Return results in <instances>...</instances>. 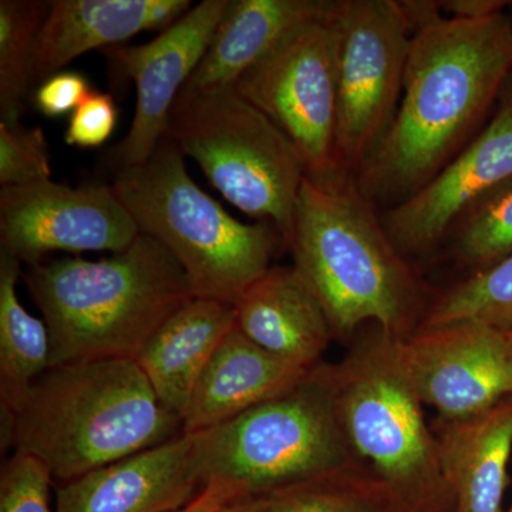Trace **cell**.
<instances>
[{
    "mask_svg": "<svg viewBox=\"0 0 512 512\" xmlns=\"http://www.w3.org/2000/svg\"><path fill=\"white\" fill-rule=\"evenodd\" d=\"M117 117L119 110L113 96L93 90L70 116L64 141L79 148L103 146L116 128Z\"/></svg>",
    "mask_w": 512,
    "mask_h": 512,
    "instance_id": "obj_29",
    "label": "cell"
},
{
    "mask_svg": "<svg viewBox=\"0 0 512 512\" xmlns=\"http://www.w3.org/2000/svg\"><path fill=\"white\" fill-rule=\"evenodd\" d=\"M505 333H507L508 339H510V342L512 343V330H510V332Z\"/></svg>",
    "mask_w": 512,
    "mask_h": 512,
    "instance_id": "obj_35",
    "label": "cell"
},
{
    "mask_svg": "<svg viewBox=\"0 0 512 512\" xmlns=\"http://www.w3.org/2000/svg\"><path fill=\"white\" fill-rule=\"evenodd\" d=\"M50 2L0 0V123H20L35 83L37 40Z\"/></svg>",
    "mask_w": 512,
    "mask_h": 512,
    "instance_id": "obj_24",
    "label": "cell"
},
{
    "mask_svg": "<svg viewBox=\"0 0 512 512\" xmlns=\"http://www.w3.org/2000/svg\"><path fill=\"white\" fill-rule=\"evenodd\" d=\"M202 490L195 436L184 431L60 484L55 512H174Z\"/></svg>",
    "mask_w": 512,
    "mask_h": 512,
    "instance_id": "obj_15",
    "label": "cell"
},
{
    "mask_svg": "<svg viewBox=\"0 0 512 512\" xmlns=\"http://www.w3.org/2000/svg\"><path fill=\"white\" fill-rule=\"evenodd\" d=\"M457 258L477 271L512 254V178L467 212L456 229Z\"/></svg>",
    "mask_w": 512,
    "mask_h": 512,
    "instance_id": "obj_26",
    "label": "cell"
},
{
    "mask_svg": "<svg viewBox=\"0 0 512 512\" xmlns=\"http://www.w3.org/2000/svg\"><path fill=\"white\" fill-rule=\"evenodd\" d=\"M338 5L293 30L235 84L289 138L309 178L343 171L335 156Z\"/></svg>",
    "mask_w": 512,
    "mask_h": 512,
    "instance_id": "obj_9",
    "label": "cell"
},
{
    "mask_svg": "<svg viewBox=\"0 0 512 512\" xmlns=\"http://www.w3.org/2000/svg\"><path fill=\"white\" fill-rule=\"evenodd\" d=\"M238 503L237 497L220 485H207L190 504L174 512H222Z\"/></svg>",
    "mask_w": 512,
    "mask_h": 512,
    "instance_id": "obj_32",
    "label": "cell"
},
{
    "mask_svg": "<svg viewBox=\"0 0 512 512\" xmlns=\"http://www.w3.org/2000/svg\"><path fill=\"white\" fill-rule=\"evenodd\" d=\"M92 92L89 79L84 74L59 72L47 77L37 86L33 103L43 116H72Z\"/></svg>",
    "mask_w": 512,
    "mask_h": 512,
    "instance_id": "obj_30",
    "label": "cell"
},
{
    "mask_svg": "<svg viewBox=\"0 0 512 512\" xmlns=\"http://www.w3.org/2000/svg\"><path fill=\"white\" fill-rule=\"evenodd\" d=\"M464 319L481 320L503 332L512 330V254L440 295L417 328Z\"/></svg>",
    "mask_w": 512,
    "mask_h": 512,
    "instance_id": "obj_25",
    "label": "cell"
},
{
    "mask_svg": "<svg viewBox=\"0 0 512 512\" xmlns=\"http://www.w3.org/2000/svg\"><path fill=\"white\" fill-rule=\"evenodd\" d=\"M235 325L286 362L313 369L335 338L325 309L295 266H271L234 303Z\"/></svg>",
    "mask_w": 512,
    "mask_h": 512,
    "instance_id": "obj_16",
    "label": "cell"
},
{
    "mask_svg": "<svg viewBox=\"0 0 512 512\" xmlns=\"http://www.w3.org/2000/svg\"><path fill=\"white\" fill-rule=\"evenodd\" d=\"M336 0H228L207 52L184 89L235 87L286 36L328 15Z\"/></svg>",
    "mask_w": 512,
    "mask_h": 512,
    "instance_id": "obj_20",
    "label": "cell"
},
{
    "mask_svg": "<svg viewBox=\"0 0 512 512\" xmlns=\"http://www.w3.org/2000/svg\"><path fill=\"white\" fill-rule=\"evenodd\" d=\"M140 234L110 185L70 187L43 180L0 190L2 251L26 266L57 251L116 254Z\"/></svg>",
    "mask_w": 512,
    "mask_h": 512,
    "instance_id": "obj_11",
    "label": "cell"
},
{
    "mask_svg": "<svg viewBox=\"0 0 512 512\" xmlns=\"http://www.w3.org/2000/svg\"><path fill=\"white\" fill-rule=\"evenodd\" d=\"M234 328V305L192 298L151 336L136 362L165 409L183 419L205 367Z\"/></svg>",
    "mask_w": 512,
    "mask_h": 512,
    "instance_id": "obj_21",
    "label": "cell"
},
{
    "mask_svg": "<svg viewBox=\"0 0 512 512\" xmlns=\"http://www.w3.org/2000/svg\"><path fill=\"white\" fill-rule=\"evenodd\" d=\"M23 281L49 330L50 367L136 360L194 298L177 259L146 234L100 261L74 256L28 266Z\"/></svg>",
    "mask_w": 512,
    "mask_h": 512,
    "instance_id": "obj_4",
    "label": "cell"
},
{
    "mask_svg": "<svg viewBox=\"0 0 512 512\" xmlns=\"http://www.w3.org/2000/svg\"><path fill=\"white\" fill-rule=\"evenodd\" d=\"M433 430L454 512H505L512 454V396L467 419H437Z\"/></svg>",
    "mask_w": 512,
    "mask_h": 512,
    "instance_id": "obj_18",
    "label": "cell"
},
{
    "mask_svg": "<svg viewBox=\"0 0 512 512\" xmlns=\"http://www.w3.org/2000/svg\"><path fill=\"white\" fill-rule=\"evenodd\" d=\"M340 170L359 171L392 126L402 100L413 30L396 0H339Z\"/></svg>",
    "mask_w": 512,
    "mask_h": 512,
    "instance_id": "obj_10",
    "label": "cell"
},
{
    "mask_svg": "<svg viewBox=\"0 0 512 512\" xmlns=\"http://www.w3.org/2000/svg\"><path fill=\"white\" fill-rule=\"evenodd\" d=\"M336 412L357 464L417 512L450 503L439 444L404 365L400 339L376 328L330 363Z\"/></svg>",
    "mask_w": 512,
    "mask_h": 512,
    "instance_id": "obj_7",
    "label": "cell"
},
{
    "mask_svg": "<svg viewBox=\"0 0 512 512\" xmlns=\"http://www.w3.org/2000/svg\"><path fill=\"white\" fill-rule=\"evenodd\" d=\"M512 73L508 9L483 19L437 16L413 30L402 100L357 171L369 201L406 200L477 136Z\"/></svg>",
    "mask_w": 512,
    "mask_h": 512,
    "instance_id": "obj_1",
    "label": "cell"
},
{
    "mask_svg": "<svg viewBox=\"0 0 512 512\" xmlns=\"http://www.w3.org/2000/svg\"><path fill=\"white\" fill-rule=\"evenodd\" d=\"M22 262L0 251V409L6 416L50 369L45 320L30 315L18 298Z\"/></svg>",
    "mask_w": 512,
    "mask_h": 512,
    "instance_id": "obj_22",
    "label": "cell"
},
{
    "mask_svg": "<svg viewBox=\"0 0 512 512\" xmlns=\"http://www.w3.org/2000/svg\"><path fill=\"white\" fill-rule=\"evenodd\" d=\"M190 0H53L37 40L35 83L84 53L109 49L146 30L173 26Z\"/></svg>",
    "mask_w": 512,
    "mask_h": 512,
    "instance_id": "obj_17",
    "label": "cell"
},
{
    "mask_svg": "<svg viewBox=\"0 0 512 512\" xmlns=\"http://www.w3.org/2000/svg\"><path fill=\"white\" fill-rule=\"evenodd\" d=\"M52 180L50 151L42 127L0 123V185Z\"/></svg>",
    "mask_w": 512,
    "mask_h": 512,
    "instance_id": "obj_27",
    "label": "cell"
},
{
    "mask_svg": "<svg viewBox=\"0 0 512 512\" xmlns=\"http://www.w3.org/2000/svg\"><path fill=\"white\" fill-rule=\"evenodd\" d=\"M183 433V419L131 359L50 367L2 416V443L36 458L60 484Z\"/></svg>",
    "mask_w": 512,
    "mask_h": 512,
    "instance_id": "obj_2",
    "label": "cell"
},
{
    "mask_svg": "<svg viewBox=\"0 0 512 512\" xmlns=\"http://www.w3.org/2000/svg\"><path fill=\"white\" fill-rule=\"evenodd\" d=\"M237 512H417L389 485L360 464L239 501Z\"/></svg>",
    "mask_w": 512,
    "mask_h": 512,
    "instance_id": "obj_23",
    "label": "cell"
},
{
    "mask_svg": "<svg viewBox=\"0 0 512 512\" xmlns=\"http://www.w3.org/2000/svg\"><path fill=\"white\" fill-rule=\"evenodd\" d=\"M165 137L239 211L278 229L288 247L305 165L289 138L235 87L183 89Z\"/></svg>",
    "mask_w": 512,
    "mask_h": 512,
    "instance_id": "obj_8",
    "label": "cell"
},
{
    "mask_svg": "<svg viewBox=\"0 0 512 512\" xmlns=\"http://www.w3.org/2000/svg\"><path fill=\"white\" fill-rule=\"evenodd\" d=\"M227 6L228 0H204L151 42L104 50L137 89L127 136L107 153L116 173L147 161L163 141L178 94L207 52Z\"/></svg>",
    "mask_w": 512,
    "mask_h": 512,
    "instance_id": "obj_13",
    "label": "cell"
},
{
    "mask_svg": "<svg viewBox=\"0 0 512 512\" xmlns=\"http://www.w3.org/2000/svg\"><path fill=\"white\" fill-rule=\"evenodd\" d=\"M204 487L252 500L357 464L336 412L330 363L234 419L191 433Z\"/></svg>",
    "mask_w": 512,
    "mask_h": 512,
    "instance_id": "obj_6",
    "label": "cell"
},
{
    "mask_svg": "<svg viewBox=\"0 0 512 512\" xmlns=\"http://www.w3.org/2000/svg\"><path fill=\"white\" fill-rule=\"evenodd\" d=\"M49 470L28 454L13 453L0 471V512H52Z\"/></svg>",
    "mask_w": 512,
    "mask_h": 512,
    "instance_id": "obj_28",
    "label": "cell"
},
{
    "mask_svg": "<svg viewBox=\"0 0 512 512\" xmlns=\"http://www.w3.org/2000/svg\"><path fill=\"white\" fill-rule=\"evenodd\" d=\"M309 370L266 352L235 325L195 386L184 431L200 433L234 419L291 389Z\"/></svg>",
    "mask_w": 512,
    "mask_h": 512,
    "instance_id": "obj_19",
    "label": "cell"
},
{
    "mask_svg": "<svg viewBox=\"0 0 512 512\" xmlns=\"http://www.w3.org/2000/svg\"><path fill=\"white\" fill-rule=\"evenodd\" d=\"M222 512H237V503L229 505V507L225 508Z\"/></svg>",
    "mask_w": 512,
    "mask_h": 512,
    "instance_id": "obj_33",
    "label": "cell"
},
{
    "mask_svg": "<svg viewBox=\"0 0 512 512\" xmlns=\"http://www.w3.org/2000/svg\"><path fill=\"white\" fill-rule=\"evenodd\" d=\"M505 512H512V504H511V507L508 508V511H505Z\"/></svg>",
    "mask_w": 512,
    "mask_h": 512,
    "instance_id": "obj_36",
    "label": "cell"
},
{
    "mask_svg": "<svg viewBox=\"0 0 512 512\" xmlns=\"http://www.w3.org/2000/svg\"><path fill=\"white\" fill-rule=\"evenodd\" d=\"M508 15H510L511 22H512V2L510 3V6H508Z\"/></svg>",
    "mask_w": 512,
    "mask_h": 512,
    "instance_id": "obj_34",
    "label": "cell"
},
{
    "mask_svg": "<svg viewBox=\"0 0 512 512\" xmlns=\"http://www.w3.org/2000/svg\"><path fill=\"white\" fill-rule=\"evenodd\" d=\"M400 352L437 419H467L512 396V343L481 320L417 328L400 339Z\"/></svg>",
    "mask_w": 512,
    "mask_h": 512,
    "instance_id": "obj_12",
    "label": "cell"
},
{
    "mask_svg": "<svg viewBox=\"0 0 512 512\" xmlns=\"http://www.w3.org/2000/svg\"><path fill=\"white\" fill-rule=\"evenodd\" d=\"M288 248L335 338L367 322L399 339L419 326L416 275L348 171L305 178Z\"/></svg>",
    "mask_w": 512,
    "mask_h": 512,
    "instance_id": "obj_3",
    "label": "cell"
},
{
    "mask_svg": "<svg viewBox=\"0 0 512 512\" xmlns=\"http://www.w3.org/2000/svg\"><path fill=\"white\" fill-rule=\"evenodd\" d=\"M110 187L141 234L177 259L194 298L234 305L271 268L279 245H285L274 225L244 224L202 191L168 137L147 161L117 171Z\"/></svg>",
    "mask_w": 512,
    "mask_h": 512,
    "instance_id": "obj_5",
    "label": "cell"
},
{
    "mask_svg": "<svg viewBox=\"0 0 512 512\" xmlns=\"http://www.w3.org/2000/svg\"><path fill=\"white\" fill-rule=\"evenodd\" d=\"M510 3L508 0H446L440 6L448 18L473 20L503 13Z\"/></svg>",
    "mask_w": 512,
    "mask_h": 512,
    "instance_id": "obj_31",
    "label": "cell"
},
{
    "mask_svg": "<svg viewBox=\"0 0 512 512\" xmlns=\"http://www.w3.org/2000/svg\"><path fill=\"white\" fill-rule=\"evenodd\" d=\"M512 178V92L490 123L433 180L394 205L384 228L403 255L429 251L471 208Z\"/></svg>",
    "mask_w": 512,
    "mask_h": 512,
    "instance_id": "obj_14",
    "label": "cell"
}]
</instances>
